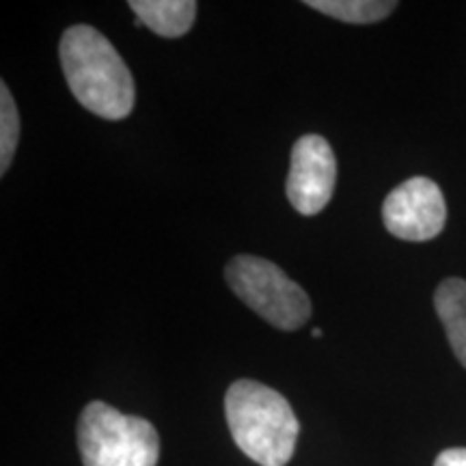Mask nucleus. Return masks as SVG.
Returning a JSON list of instances; mask_svg holds the SVG:
<instances>
[{
	"instance_id": "2",
	"label": "nucleus",
	"mask_w": 466,
	"mask_h": 466,
	"mask_svg": "<svg viewBox=\"0 0 466 466\" xmlns=\"http://www.w3.org/2000/svg\"><path fill=\"white\" fill-rule=\"evenodd\" d=\"M225 415L236 445L259 466H285L294 456L300 423L289 401L255 380H238L225 395Z\"/></svg>"
},
{
	"instance_id": "4",
	"label": "nucleus",
	"mask_w": 466,
	"mask_h": 466,
	"mask_svg": "<svg viewBox=\"0 0 466 466\" xmlns=\"http://www.w3.org/2000/svg\"><path fill=\"white\" fill-rule=\"evenodd\" d=\"M225 277L233 294L277 329L296 330L311 318L307 291L272 261L238 255L227 264Z\"/></svg>"
},
{
	"instance_id": "6",
	"label": "nucleus",
	"mask_w": 466,
	"mask_h": 466,
	"mask_svg": "<svg viewBox=\"0 0 466 466\" xmlns=\"http://www.w3.org/2000/svg\"><path fill=\"white\" fill-rule=\"evenodd\" d=\"M337 160L329 141L319 134H305L291 147L288 199L302 217H316L333 199Z\"/></svg>"
},
{
	"instance_id": "10",
	"label": "nucleus",
	"mask_w": 466,
	"mask_h": 466,
	"mask_svg": "<svg viewBox=\"0 0 466 466\" xmlns=\"http://www.w3.org/2000/svg\"><path fill=\"white\" fill-rule=\"evenodd\" d=\"M20 141V115L7 83H0V173H7Z\"/></svg>"
},
{
	"instance_id": "3",
	"label": "nucleus",
	"mask_w": 466,
	"mask_h": 466,
	"mask_svg": "<svg viewBox=\"0 0 466 466\" xmlns=\"http://www.w3.org/2000/svg\"><path fill=\"white\" fill-rule=\"evenodd\" d=\"M78 450L85 466H156L160 436L147 419L124 415L91 401L78 419Z\"/></svg>"
},
{
	"instance_id": "8",
	"label": "nucleus",
	"mask_w": 466,
	"mask_h": 466,
	"mask_svg": "<svg viewBox=\"0 0 466 466\" xmlns=\"http://www.w3.org/2000/svg\"><path fill=\"white\" fill-rule=\"evenodd\" d=\"M434 307L456 359L466 367V281L445 279L434 294Z\"/></svg>"
},
{
	"instance_id": "9",
	"label": "nucleus",
	"mask_w": 466,
	"mask_h": 466,
	"mask_svg": "<svg viewBox=\"0 0 466 466\" xmlns=\"http://www.w3.org/2000/svg\"><path fill=\"white\" fill-rule=\"evenodd\" d=\"M305 5L348 25H374L391 15L398 7V3L387 0H307Z\"/></svg>"
},
{
	"instance_id": "12",
	"label": "nucleus",
	"mask_w": 466,
	"mask_h": 466,
	"mask_svg": "<svg viewBox=\"0 0 466 466\" xmlns=\"http://www.w3.org/2000/svg\"><path fill=\"white\" fill-rule=\"evenodd\" d=\"M313 337H316V339H319V337H322V330L319 329H313V333H311Z\"/></svg>"
},
{
	"instance_id": "5",
	"label": "nucleus",
	"mask_w": 466,
	"mask_h": 466,
	"mask_svg": "<svg viewBox=\"0 0 466 466\" xmlns=\"http://www.w3.org/2000/svg\"><path fill=\"white\" fill-rule=\"evenodd\" d=\"M382 220L387 231L400 240H432L447 223L442 190L428 177L406 179L384 199Z\"/></svg>"
},
{
	"instance_id": "1",
	"label": "nucleus",
	"mask_w": 466,
	"mask_h": 466,
	"mask_svg": "<svg viewBox=\"0 0 466 466\" xmlns=\"http://www.w3.org/2000/svg\"><path fill=\"white\" fill-rule=\"evenodd\" d=\"M69 91L102 119H126L134 108V78L115 46L89 25L69 26L58 44Z\"/></svg>"
},
{
	"instance_id": "7",
	"label": "nucleus",
	"mask_w": 466,
	"mask_h": 466,
	"mask_svg": "<svg viewBox=\"0 0 466 466\" xmlns=\"http://www.w3.org/2000/svg\"><path fill=\"white\" fill-rule=\"evenodd\" d=\"M130 9L137 20L160 37H182L195 25V0H132Z\"/></svg>"
},
{
	"instance_id": "11",
	"label": "nucleus",
	"mask_w": 466,
	"mask_h": 466,
	"mask_svg": "<svg viewBox=\"0 0 466 466\" xmlns=\"http://www.w3.org/2000/svg\"><path fill=\"white\" fill-rule=\"evenodd\" d=\"M434 466H466V450L464 447H453L439 453Z\"/></svg>"
}]
</instances>
